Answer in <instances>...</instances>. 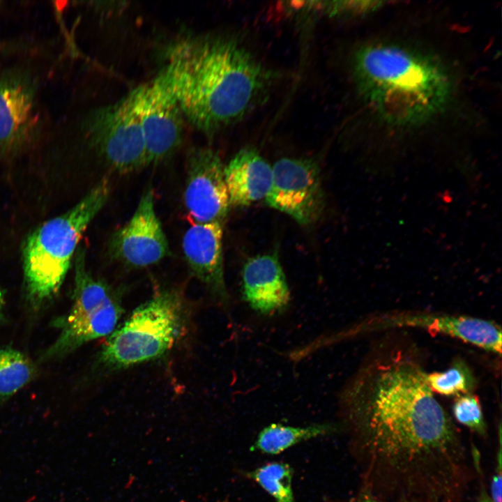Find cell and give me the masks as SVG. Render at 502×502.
I'll return each mask as SVG.
<instances>
[{"instance_id": "19", "label": "cell", "mask_w": 502, "mask_h": 502, "mask_svg": "<svg viewBox=\"0 0 502 502\" xmlns=\"http://www.w3.org/2000/svg\"><path fill=\"white\" fill-rule=\"evenodd\" d=\"M245 476L256 482L275 502H296L292 489L293 469L284 462L265 464Z\"/></svg>"}, {"instance_id": "8", "label": "cell", "mask_w": 502, "mask_h": 502, "mask_svg": "<svg viewBox=\"0 0 502 502\" xmlns=\"http://www.w3.org/2000/svg\"><path fill=\"white\" fill-rule=\"evenodd\" d=\"M273 181L266 204L302 225L315 222L324 207L320 172L311 159L284 158L272 167Z\"/></svg>"}, {"instance_id": "13", "label": "cell", "mask_w": 502, "mask_h": 502, "mask_svg": "<svg viewBox=\"0 0 502 502\" xmlns=\"http://www.w3.org/2000/svg\"><path fill=\"white\" fill-rule=\"evenodd\" d=\"M122 313L121 301L117 295L93 310L57 319L54 324L60 329V333L41 353L39 361L61 359L86 343L110 335L116 329Z\"/></svg>"}, {"instance_id": "23", "label": "cell", "mask_w": 502, "mask_h": 502, "mask_svg": "<svg viewBox=\"0 0 502 502\" xmlns=\"http://www.w3.org/2000/svg\"><path fill=\"white\" fill-rule=\"evenodd\" d=\"M470 449L473 464L476 473V479L478 480L480 485L479 493L476 502H493L484 481L480 453L474 444L471 445Z\"/></svg>"}, {"instance_id": "20", "label": "cell", "mask_w": 502, "mask_h": 502, "mask_svg": "<svg viewBox=\"0 0 502 502\" xmlns=\"http://www.w3.org/2000/svg\"><path fill=\"white\" fill-rule=\"evenodd\" d=\"M427 383L433 392L446 396L470 393L474 378L467 366L457 362L443 372L427 373Z\"/></svg>"}, {"instance_id": "5", "label": "cell", "mask_w": 502, "mask_h": 502, "mask_svg": "<svg viewBox=\"0 0 502 502\" xmlns=\"http://www.w3.org/2000/svg\"><path fill=\"white\" fill-rule=\"evenodd\" d=\"M183 307L178 291H157L110 334L97 354L96 368L114 372L165 355L183 330Z\"/></svg>"}, {"instance_id": "22", "label": "cell", "mask_w": 502, "mask_h": 502, "mask_svg": "<svg viewBox=\"0 0 502 502\" xmlns=\"http://www.w3.org/2000/svg\"><path fill=\"white\" fill-rule=\"evenodd\" d=\"M499 444L496 457V466L492 475L489 493L493 502H501L502 487V450H501V427L499 428Z\"/></svg>"}, {"instance_id": "15", "label": "cell", "mask_w": 502, "mask_h": 502, "mask_svg": "<svg viewBox=\"0 0 502 502\" xmlns=\"http://www.w3.org/2000/svg\"><path fill=\"white\" fill-rule=\"evenodd\" d=\"M384 324L427 329L495 353H501V329L492 321L459 315L408 314L387 318Z\"/></svg>"}, {"instance_id": "3", "label": "cell", "mask_w": 502, "mask_h": 502, "mask_svg": "<svg viewBox=\"0 0 502 502\" xmlns=\"http://www.w3.org/2000/svg\"><path fill=\"white\" fill-rule=\"evenodd\" d=\"M358 90L374 112L393 125L428 121L446 105L450 79L434 59L390 45L362 47L353 60Z\"/></svg>"}, {"instance_id": "24", "label": "cell", "mask_w": 502, "mask_h": 502, "mask_svg": "<svg viewBox=\"0 0 502 502\" xmlns=\"http://www.w3.org/2000/svg\"><path fill=\"white\" fill-rule=\"evenodd\" d=\"M343 502H390L374 497L367 493L358 491L353 497Z\"/></svg>"}, {"instance_id": "18", "label": "cell", "mask_w": 502, "mask_h": 502, "mask_svg": "<svg viewBox=\"0 0 502 502\" xmlns=\"http://www.w3.org/2000/svg\"><path fill=\"white\" fill-rule=\"evenodd\" d=\"M38 374L36 364L10 347H0V403L30 383Z\"/></svg>"}, {"instance_id": "16", "label": "cell", "mask_w": 502, "mask_h": 502, "mask_svg": "<svg viewBox=\"0 0 502 502\" xmlns=\"http://www.w3.org/2000/svg\"><path fill=\"white\" fill-rule=\"evenodd\" d=\"M224 176L230 206L242 207L266 199L273 169L257 151L244 149L224 167Z\"/></svg>"}, {"instance_id": "1", "label": "cell", "mask_w": 502, "mask_h": 502, "mask_svg": "<svg viewBox=\"0 0 502 502\" xmlns=\"http://www.w3.org/2000/svg\"><path fill=\"white\" fill-rule=\"evenodd\" d=\"M341 429L359 491L390 502H464L476 480L470 446L401 346L372 352L340 397Z\"/></svg>"}, {"instance_id": "10", "label": "cell", "mask_w": 502, "mask_h": 502, "mask_svg": "<svg viewBox=\"0 0 502 502\" xmlns=\"http://www.w3.org/2000/svg\"><path fill=\"white\" fill-rule=\"evenodd\" d=\"M168 251L167 239L155 211L153 192L148 188L129 221L111 236L108 252L112 259L139 268L158 263Z\"/></svg>"}, {"instance_id": "21", "label": "cell", "mask_w": 502, "mask_h": 502, "mask_svg": "<svg viewBox=\"0 0 502 502\" xmlns=\"http://www.w3.org/2000/svg\"><path fill=\"white\" fill-rule=\"evenodd\" d=\"M452 417L479 436H487V425L478 397L471 393L457 395L452 404Z\"/></svg>"}, {"instance_id": "25", "label": "cell", "mask_w": 502, "mask_h": 502, "mask_svg": "<svg viewBox=\"0 0 502 502\" xmlns=\"http://www.w3.org/2000/svg\"><path fill=\"white\" fill-rule=\"evenodd\" d=\"M6 295L4 291L0 287V324L6 321L5 316Z\"/></svg>"}, {"instance_id": "12", "label": "cell", "mask_w": 502, "mask_h": 502, "mask_svg": "<svg viewBox=\"0 0 502 502\" xmlns=\"http://www.w3.org/2000/svg\"><path fill=\"white\" fill-rule=\"evenodd\" d=\"M222 225L193 224L185 231L182 248L190 271L222 304L229 301L224 273Z\"/></svg>"}, {"instance_id": "6", "label": "cell", "mask_w": 502, "mask_h": 502, "mask_svg": "<svg viewBox=\"0 0 502 502\" xmlns=\"http://www.w3.org/2000/svg\"><path fill=\"white\" fill-rule=\"evenodd\" d=\"M84 129L91 145L114 170L130 173L148 165L141 123L130 92L93 112Z\"/></svg>"}, {"instance_id": "4", "label": "cell", "mask_w": 502, "mask_h": 502, "mask_svg": "<svg viewBox=\"0 0 502 502\" xmlns=\"http://www.w3.org/2000/svg\"><path fill=\"white\" fill-rule=\"evenodd\" d=\"M109 192V181L104 178L75 206L28 236L23 249L24 282L26 303L33 313L43 310L58 293L84 232Z\"/></svg>"}, {"instance_id": "9", "label": "cell", "mask_w": 502, "mask_h": 502, "mask_svg": "<svg viewBox=\"0 0 502 502\" xmlns=\"http://www.w3.org/2000/svg\"><path fill=\"white\" fill-rule=\"evenodd\" d=\"M186 167L184 203L189 216L197 224L222 225L230 204L220 156L209 148H194Z\"/></svg>"}, {"instance_id": "7", "label": "cell", "mask_w": 502, "mask_h": 502, "mask_svg": "<svg viewBox=\"0 0 502 502\" xmlns=\"http://www.w3.org/2000/svg\"><path fill=\"white\" fill-rule=\"evenodd\" d=\"M130 93L141 123L148 165L167 159L183 138V114L177 100L160 73Z\"/></svg>"}, {"instance_id": "14", "label": "cell", "mask_w": 502, "mask_h": 502, "mask_svg": "<svg viewBox=\"0 0 502 502\" xmlns=\"http://www.w3.org/2000/svg\"><path fill=\"white\" fill-rule=\"evenodd\" d=\"M244 300L261 314H272L284 309L290 300V291L276 254L250 258L242 271Z\"/></svg>"}, {"instance_id": "2", "label": "cell", "mask_w": 502, "mask_h": 502, "mask_svg": "<svg viewBox=\"0 0 502 502\" xmlns=\"http://www.w3.org/2000/svg\"><path fill=\"white\" fill-rule=\"evenodd\" d=\"M160 74L183 116L206 134L241 121L263 100L273 81L243 45L223 36L178 40Z\"/></svg>"}, {"instance_id": "11", "label": "cell", "mask_w": 502, "mask_h": 502, "mask_svg": "<svg viewBox=\"0 0 502 502\" xmlns=\"http://www.w3.org/2000/svg\"><path fill=\"white\" fill-rule=\"evenodd\" d=\"M36 85L28 73L12 69L0 77V148L14 151L31 136L35 120Z\"/></svg>"}, {"instance_id": "17", "label": "cell", "mask_w": 502, "mask_h": 502, "mask_svg": "<svg viewBox=\"0 0 502 502\" xmlns=\"http://www.w3.org/2000/svg\"><path fill=\"white\" fill-rule=\"evenodd\" d=\"M340 429V425L333 423L314 424L305 427L272 423L259 433L251 450H257L268 455H277L298 443L330 435Z\"/></svg>"}]
</instances>
